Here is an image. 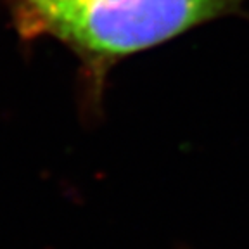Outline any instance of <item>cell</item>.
<instances>
[{
  "instance_id": "6da1fadb",
  "label": "cell",
  "mask_w": 249,
  "mask_h": 249,
  "mask_svg": "<svg viewBox=\"0 0 249 249\" xmlns=\"http://www.w3.org/2000/svg\"><path fill=\"white\" fill-rule=\"evenodd\" d=\"M246 0H11L23 38H54L80 62L87 102L97 106L116 62L233 12Z\"/></svg>"
}]
</instances>
